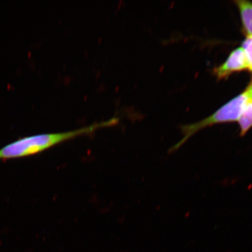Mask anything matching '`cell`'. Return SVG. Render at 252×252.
I'll use <instances>...</instances> for the list:
<instances>
[{"mask_svg": "<svg viewBox=\"0 0 252 252\" xmlns=\"http://www.w3.org/2000/svg\"><path fill=\"white\" fill-rule=\"evenodd\" d=\"M118 123L117 118L77 129V130L31 135L16 140L0 149V160H8L30 157L43 152L59 144L83 135L92 134L99 129L110 127Z\"/></svg>", "mask_w": 252, "mask_h": 252, "instance_id": "6da1fadb", "label": "cell"}, {"mask_svg": "<svg viewBox=\"0 0 252 252\" xmlns=\"http://www.w3.org/2000/svg\"><path fill=\"white\" fill-rule=\"evenodd\" d=\"M249 97H250V95H249L248 91L246 90L244 93L239 94L232 99L231 101L225 104L209 117L196 123V124L183 126L182 130L184 137L178 143L172 148L171 151L174 152L178 150L192 135L208 126L238 121L242 112H243Z\"/></svg>", "mask_w": 252, "mask_h": 252, "instance_id": "7a4b0ae2", "label": "cell"}, {"mask_svg": "<svg viewBox=\"0 0 252 252\" xmlns=\"http://www.w3.org/2000/svg\"><path fill=\"white\" fill-rule=\"evenodd\" d=\"M249 69L247 56L242 47L235 49L223 64L215 69V74L219 79L228 76L233 72Z\"/></svg>", "mask_w": 252, "mask_h": 252, "instance_id": "3957f363", "label": "cell"}, {"mask_svg": "<svg viewBox=\"0 0 252 252\" xmlns=\"http://www.w3.org/2000/svg\"><path fill=\"white\" fill-rule=\"evenodd\" d=\"M236 2L240 12L244 30L248 36L252 37V3L247 1Z\"/></svg>", "mask_w": 252, "mask_h": 252, "instance_id": "277c9868", "label": "cell"}, {"mask_svg": "<svg viewBox=\"0 0 252 252\" xmlns=\"http://www.w3.org/2000/svg\"><path fill=\"white\" fill-rule=\"evenodd\" d=\"M238 121L240 127V134L241 136H244L252 127V96L250 95Z\"/></svg>", "mask_w": 252, "mask_h": 252, "instance_id": "5b68a950", "label": "cell"}, {"mask_svg": "<svg viewBox=\"0 0 252 252\" xmlns=\"http://www.w3.org/2000/svg\"><path fill=\"white\" fill-rule=\"evenodd\" d=\"M248 60L249 69L252 70V37L248 36L242 45Z\"/></svg>", "mask_w": 252, "mask_h": 252, "instance_id": "8992f818", "label": "cell"}, {"mask_svg": "<svg viewBox=\"0 0 252 252\" xmlns=\"http://www.w3.org/2000/svg\"><path fill=\"white\" fill-rule=\"evenodd\" d=\"M247 90L249 94H250V95L251 96H252V83L250 85V87H248V88Z\"/></svg>", "mask_w": 252, "mask_h": 252, "instance_id": "52a82bcc", "label": "cell"}, {"mask_svg": "<svg viewBox=\"0 0 252 252\" xmlns=\"http://www.w3.org/2000/svg\"></svg>", "mask_w": 252, "mask_h": 252, "instance_id": "ba28073f", "label": "cell"}]
</instances>
